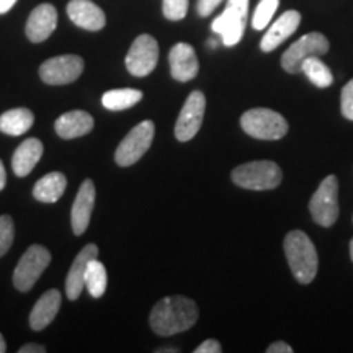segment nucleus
<instances>
[{
    "label": "nucleus",
    "instance_id": "nucleus-6",
    "mask_svg": "<svg viewBox=\"0 0 353 353\" xmlns=\"http://www.w3.org/2000/svg\"><path fill=\"white\" fill-rule=\"evenodd\" d=\"M309 211H311L314 223L322 228L334 226L339 218V182L335 175H327L322 180L319 188L309 201Z\"/></svg>",
    "mask_w": 353,
    "mask_h": 353
},
{
    "label": "nucleus",
    "instance_id": "nucleus-20",
    "mask_svg": "<svg viewBox=\"0 0 353 353\" xmlns=\"http://www.w3.org/2000/svg\"><path fill=\"white\" fill-rule=\"evenodd\" d=\"M61 301H63V296H61L59 290L46 291L32 309V314H30V325H32V329L43 330L44 327H48L54 321L57 312H59Z\"/></svg>",
    "mask_w": 353,
    "mask_h": 353
},
{
    "label": "nucleus",
    "instance_id": "nucleus-35",
    "mask_svg": "<svg viewBox=\"0 0 353 353\" xmlns=\"http://www.w3.org/2000/svg\"><path fill=\"white\" fill-rule=\"evenodd\" d=\"M15 3L17 0H0V13H7Z\"/></svg>",
    "mask_w": 353,
    "mask_h": 353
},
{
    "label": "nucleus",
    "instance_id": "nucleus-23",
    "mask_svg": "<svg viewBox=\"0 0 353 353\" xmlns=\"http://www.w3.org/2000/svg\"><path fill=\"white\" fill-rule=\"evenodd\" d=\"M34 114L28 108H13L0 117V131L7 136H21L32 128Z\"/></svg>",
    "mask_w": 353,
    "mask_h": 353
},
{
    "label": "nucleus",
    "instance_id": "nucleus-24",
    "mask_svg": "<svg viewBox=\"0 0 353 353\" xmlns=\"http://www.w3.org/2000/svg\"><path fill=\"white\" fill-rule=\"evenodd\" d=\"M143 100V92L136 88H117V90L105 92L101 97V103L110 112H121L134 107L136 103Z\"/></svg>",
    "mask_w": 353,
    "mask_h": 353
},
{
    "label": "nucleus",
    "instance_id": "nucleus-12",
    "mask_svg": "<svg viewBox=\"0 0 353 353\" xmlns=\"http://www.w3.org/2000/svg\"><path fill=\"white\" fill-rule=\"evenodd\" d=\"M205 110V94L200 90L192 92L182 107V112L179 114V120L175 123V138L182 141V143H187V141L195 138L196 132L200 131V128L203 125Z\"/></svg>",
    "mask_w": 353,
    "mask_h": 353
},
{
    "label": "nucleus",
    "instance_id": "nucleus-38",
    "mask_svg": "<svg viewBox=\"0 0 353 353\" xmlns=\"http://www.w3.org/2000/svg\"><path fill=\"white\" fill-rule=\"evenodd\" d=\"M175 352L179 350H176V348H159L157 350V353H175Z\"/></svg>",
    "mask_w": 353,
    "mask_h": 353
},
{
    "label": "nucleus",
    "instance_id": "nucleus-32",
    "mask_svg": "<svg viewBox=\"0 0 353 353\" xmlns=\"http://www.w3.org/2000/svg\"><path fill=\"white\" fill-rule=\"evenodd\" d=\"M221 352H223V347H221V343L218 341H214V339H208V341L203 342L200 347L195 348V353H221Z\"/></svg>",
    "mask_w": 353,
    "mask_h": 353
},
{
    "label": "nucleus",
    "instance_id": "nucleus-26",
    "mask_svg": "<svg viewBox=\"0 0 353 353\" xmlns=\"http://www.w3.org/2000/svg\"><path fill=\"white\" fill-rule=\"evenodd\" d=\"M301 72L306 74V77L314 83L316 87L325 88L330 87L334 82V76L330 69L319 59V56L307 57L301 65Z\"/></svg>",
    "mask_w": 353,
    "mask_h": 353
},
{
    "label": "nucleus",
    "instance_id": "nucleus-17",
    "mask_svg": "<svg viewBox=\"0 0 353 353\" xmlns=\"http://www.w3.org/2000/svg\"><path fill=\"white\" fill-rule=\"evenodd\" d=\"M68 15L74 25L88 32H99L107 25V17L103 10L90 0H70Z\"/></svg>",
    "mask_w": 353,
    "mask_h": 353
},
{
    "label": "nucleus",
    "instance_id": "nucleus-14",
    "mask_svg": "<svg viewBox=\"0 0 353 353\" xmlns=\"http://www.w3.org/2000/svg\"><path fill=\"white\" fill-rule=\"evenodd\" d=\"M57 26V12L51 3H41L30 13L26 21V37L32 43H43L54 33Z\"/></svg>",
    "mask_w": 353,
    "mask_h": 353
},
{
    "label": "nucleus",
    "instance_id": "nucleus-10",
    "mask_svg": "<svg viewBox=\"0 0 353 353\" xmlns=\"http://www.w3.org/2000/svg\"><path fill=\"white\" fill-rule=\"evenodd\" d=\"M83 70V59L76 54L56 56L44 61L39 68V77L48 85H68L76 82Z\"/></svg>",
    "mask_w": 353,
    "mask_h": 353
},
{
    "label": "nucleus",
    "instance_id": "nucleus-29",
    "mask_svg": "<svg viewBox=\"0 0 353 353\" xmlns=\"http://www.w3.org/2000/svg\"><path fill=\"white\" fill-rule=\"evenodd\" d=\"M15 237V229H13V221L10 216H0V257L8 252Z\"/></svg>",
    "mask_w": 353,
    "mask_h": 353
},
{
    "label": "nucleus",
    "instance_id": "nucleus-5",
    "mask_svg": "<svg viewBox=\"0 0 353 353\" xmlns=\"http://www.w3.org/2000/svg\"><path fill=\"white\" fill-rule=\"evenodd\" d=\"M249 2L250 0H228L224 12L214 19L211 28L216 34H219L224 46H236L244 37Z\"/></svg>",
    "mask_w": 353,
    "mask_h": 353
},
{
    "label": "nucleus",
    "instance_id": "nucleus-19",
    "mask_svg": "<svg viewBox=\"0 0 353 353\" xmlns=\"http://www.w3.org/2000/svg\"><path fill=\"white\" fill-rule=\"evenodd\" d=\"M54 130L57 136L63 139L81 138L94 130V118L83 110H74V112H68L57 118Z\"/></svg>",
    "mask_w": 353,
    "mask_h": 353
},
{
    "label": "nucleus",
    "instance_id": "nucleus-1",
    "mask_svg": "<svg viewBox=\"0 0 353 353\" xmlns=\"http://www.w3.org/2000/svg\"><path fill=\"white\" fill-rule=\"evenodd\" d=\"M198 321V306L185 296H167L152 307L149 316L151 329L157 335L167 337L192 329Z\"/></svg>",
    "mask_w": 353,
    "mask_h": 353
},
{
    "label": "nucleus",
    "instance_id": "nucleus-30",
    "mask_svg": "<svg viewBox=\"0 0 353 353\" xmlns=\"http://www.w3.org/2000/svg\"><path fill=\"white\" fill-rule=\"evenodd\" d=\"M341 108L342 114L347 120L353 121V81H350L343 87L341 97Z\"/></svg>",
    "mask_w": 353,
    "mask_h": 353
},
{
    "label": "nucleus",
    "instance_id": "nucleus-18",
    "mask_svg": "<svg viewBox=\"0 0 353 353\" xmlns=\"http://www.w3.org/2000/svg\"><path fill=\"white\" fill-rule=\"evenodd\" d=\"M94 259H99V247L95 244H88L83 247L76 260H74L72 267H70L68 273V278H65V294H68L70 301H76L81 296L82 290L85 288L83 278H85L87 265Z\"/></svg>",
    "mask_w": 353,
    "mask_h": 353
},
{
    "label": "nucleus",
    "instance_id": "nucleus-39",
    "mask_svg": "<svg viewBox=\"0 0 353 353\" xmlns=\"http://www.w3.org/2000/svg\"><path fill=\"white\" fill-rule=\"evenodd\" d=\"M350 257H352V262H353V239L350 241Z\"/></svg>",
    "mask_w": 353,
    "mask_h": 353
},
{
    "label": "nucleus",
    "instance_id": "nucleus-31",
    "mask_svg": "<svg viewBox=\"0 0 353 353\" xmlns=\"http://www.w3.org/2000/svg\"><path fill=\"white\" fill-rule=\"evenodd\" d=\"M223 0H198L196 3V10L200 17H208L210 13H213L216 10V7H219V3Z\"/></svg>",
    "mask_w": 353,
    "mask_h": 353
},
{
    "label": "nucleus",
    "instance_id": "nucleus-15",
    "mask_svg": "<svg viewBox=\"0 0 353 353\" xmlns=\"http://www.w3.org/2000/svg\"><path fill=\"white\" fill-rule=\"evenodd\" d=\"M169 64L172 77L179 82H188L195 79L200 69L196 52L188 43H176L172 48L169 52Z\"/></svg>",
    "mask_w": 353,
    "mask_h": 353
},
{
    "label": "nucleus",
    "instance_id": "nucleus-36",
    "mask_svg": "<svg viewBox=\"0 0 353 353\" xmlns=\"http://www.w3.org/2000/svg\"><path fill=\"white\" fill-rule=\"evenodd\" d=\"M6 183H7V172H6V167L2 164V161H0V192L6 188Z\"/></svg>",
    "mask_w": 353,
    "mask_h": 353
},
{
    "label": "nucleus",
    "instance_id": "nucleus-13",
    "mask_svg": "<svg viewBox=\"0 0 353 353\" xmlns=\"http://www.w3.org/2000/svg\"><path fill=\"white\" fill-rule=\"evenodd\" d=\"M95 205V185L90 179L83 180L79 188L76 200H74L72 211H70V224L76 236H82L90 223L92 211Z\"/></svg>",
    "mask_w": 353,
    "mask_h": 353
},
{
    "label": "nucleus",
    "instance_id": "nucleus-22",
    "mask_svg": "<svg viewBox=\"0 0 353 353\" xmlns=\"http://www.w3.org/2000/svg\"><path fill=\"white\" fill-rule=\"evenodd\" d=\"M68 180L61 172H51L34 183L33 196L41 203H56L64 195Z\"/></svg>",
    "mask_w": 353,
    "mask_h": 353
},
{
    "label": "nucleus",
    "instance_id": "nucleus-11",
    "mask_svg": "<svg viewBox=\"0 0 353 353\" xmlns=\"http://www.w3.org/2000/svg\"><path fill=\"white\" fill-rule=\"evenodd\" d=\"M159 61V44L151 34H141L131 44L126 54V69L134 77H145L156 69Z\"/></svg>",
    "mask_w": 353,
    "mask_h": 353
},
{
    "label": "nucleus",
    "instance_id": "nucleus-7",
    "mask_svg": "<svg viewBox=\"0 0 353 353\" xmlns=\"http://www.w3.org/2000/svg\"><path fill=\"white\" fill-rule=\"evenodd\" d=\"M154 134H156V126L151 120L136 125L117 148V152H114L117 164L121 167L136 164L149 151L154 141Z\"/></svg>",
    "mask_w": 353,
    "mask_h": 353
},
{
    "label": "nucleus",
    "instance_id": "nucleus-37",
    "mask_svg": "<svg viewBox=\"0 0 353 353\" xmlns=\"http://www.w3.org/2000/svg\"><path fill=\"white\" fill-rule=\"evenodd\" d=\"M6 350H7V343H6V341H3L2 334H0V353H3Z\"/></svg>",
    "mask_w": 353,
    "mask_h": 353
},
{
    "label": "nucleus",
    "instance_id": "nucleus-25",
    "mask_svg": "<svg viewBox=\"0 0 353 353\" xmlns=\"http://www.w3.org/2000/svg\"><path fill=\"white\" fill-rule=\"evenodd\" d=\"M107 268L100 262L99 259L90 260V263L87 265L85 278H83V283L88 293L94 298L103 296L105 291H107Z\"/></svg>",
    "mask_w": 353,
    "mask_h": 353
},
{
    "label": "nucleus",
    "instance_id": "nucleus-28",
    "mask_svg": "<svg viewBox=\"0 0 353 353\" xmlns=\"http://www.w3.org/2000/svg\"><path fill=\"white\" fill-rule=\"evenodd\" d=\"M162 12L167 20H183L188 12V0H162Z\"/></svg>",
    "mask_w": 353,
    "mask_h": 353
},
{
    "label": "nucleus",
    "instance_id": "nucleus-34",
    "mask_svg": "<svg viewBox=\"0 0 353 353\" xmlns=\"http://www.w3.org/2000/svg\"><path fill=\"white\" fill-rule=\"evenodd\" d=\"M46 348L43 345H37V343H28V345H23L19 350V353H44Z\"/></svg>",
    "mask_w": 353,
    "mask_h": 353
},
{
    "label": "nucleus",
    "instance_id": "nucleus-9",
    "mask_svg": "<svg viewBox=\"0 0 353 353\" xmlns=\"http://www.w3.org/2000/svg\"><path fill=\"white\" fill-rule=\"evenodd\" d=\"M51 263V254L46 247L32 245L21 255L15 272H13V285L19 291H30Z\"/></svg>",
    "mask_w": 353,
    "mask_h": 353
},
{
    "label": "nucleus",
    "instance_id": "nucleus-27",
    "mask_svg": "<svg viewBox=\"0 0 353 353\" xmlns=\"http://www.w3.org/2000/svg\"><path fill=\"white\" fill-rule=\"evenodd\" d=\"M278 6H280V0H260L252 17L254 30L262 32V30L267 28L278 10Z\"/></svg>",
    "mask_w": 353,
    "mask_h": 353
},
{
    "label": "nucleus",
    "instance_id": "nucleus-2",
    "mask_svg": "<svg viewBox=\"0 0 353 353\" xmlns=\"http://www.w3.org/2000/svg\"><path fill=\"white\" fill-rule=\"evenodd\" d=\"M283 245L286 260L296 281L303 285L311 283L317 275L319 260H317L316 247L307 234L303 231H291L286 234Z\"/></svg>",
    "mask_w": 353,
    "mask_h": 353
},
{
    "label": "nucleus",
    "instance_id": "nucleus-8",
    "mask_svg": "<svg viewBox=\"0 0 353 353\" xmlns=\"http://www.w3.org/2000/svg\"><path fill=\"white\" fill-rule=\"evenodd\" d=\"M329 39L322 33L312 32L294 41L281 56V68L288 74L301 72V65L307 57L324 56L329 52Z\"/></svg>",
    "mask_w": 353,
    "mask_h": 353
},
{
    "label": "nucleus",
    "instance_id": "nucleus-4",
    "mask_svg": "<svg viewBox=\"0 0 353 353\" xmlns=\"http://www.w3.org/2000/svg\"><path fill=\"white\" fill-rule=\"evenodd\" d=\"M241 126L250 138L262 141L281 139L288 132V121L278 112L252 108L241 117Z\"/></svg>",
    "mask_w": 353,
    "mask_h": 353
},
{
    "label": "nucleus",
    "instance_id": "nucleus-21",
    "mask_svg": "<svg viewBox=\"0 0 353 353\" xmlns=\"http://www.w3.org/2000/svg\"><path fill=\"white\" fill-rule=\"evenodd\" d=\"M43 156V143L37 138L25 139L12 157V169L17 176H26Z\"/></svg>",
    "mask_w": 353,
    "mask_h": 353
},
{
    "label": "nucleus",
    "instance_id": "nucleus-33",
    "mask_svg": "<svg viewBox=\"0 0 353 353\" xmlns=\"http://www.w3.org/2000/svg\"><path fill=\"white\" fill-rule=\"evenodd\" d=\"M267 353H293V348H291L286 342H273L272 345L267 348Z\"/></svg>",
    "mask_w": 353,
    "mask_h": 353
},
{
    "label": "nucleus",
    "instance_id": "nucleus-3",
    "mask_svg": "<svg viewBox=\"0 0 353 353\" xmlns=\"http://www.w3.org/2000/svg\"><path fill=\"white\" fill-rule=\"evenodd\" d=\"M231 179L237 187L263 192V190H273L278 187L283 180V174L275 162L254 161L236 167L232 170Z\"/></svg>",
    "mask_w": 353,
    "mask_h": 353
},
{
    "label": "nucleus",
    "instance_id": "nucleus-16",
    "mask_svg": "<svg viewBox=\"0 0 353 353\" xmlns=\"http://www.w3.org/2000/svg\"><path fill=\"white\" fill-rule=\"evenodd\" d=\"M299 23H301V13L296 10H288L283 15L278 17L267 33L263 34L262 41H260V50L263 52L275 51L281 43L286 41L291 34L298 30Z\"/></svg>",
    "mask_w": 353,
    "mask_h": 353
}]
</instances>
